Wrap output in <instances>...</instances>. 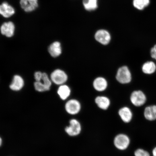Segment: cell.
<instances>
[{
    "label": "cell",
    "instance_id": "cell-13",
    "mask_svg": "<svg viewBox=\"0 0 156 156\" xmlns=\"http://www.w3.org/2000/svg\"><path fill=\"white\" fill-rule=\"evenodd\" d=\"M48 51L50 55L54 58L60 56L62 52L60 43L58 41L53 42L49 47Z\"/></svg>",
    "mask_w": 156,
    "mask_h": 156
},
{
    "label": "cell",
    "instance_id": "cell-2",
    "mask_svg": "<svg viewBox=\"0 0 156 156\" xmlns=\"http://www.w3.org/2000/svg\"><path fill=\"white\" fill-rule=\"evenodd\" d=\"M116 79L119 83L122 84L128 83L131 81V74L127 67L124 66L119 68L116 74Z\"/></svg>",
    "mask_w": 156,
    "mask_h": 156
},
{
    "label": "cell",
    "instance_id": "cell-10",
    "mask_svg": "<svg viewBox=\"0 0 156 156\" xmlns=\"http://www.w3.org/2000/svg\"><path fill=\"white\" fill-rule=\"evenodd\" d=\"M15 9L7 2H3L0 5V14L5 18H9L14 14Z\"/></svg>",
    "mask_w": 156,
    "mask_h": 156
},
{
    "label": "cell",
    "instance_id": "cell-24",
    "mask_svg": "<svg viewBox=\"0 0 156 156\" xmlns=\"http://www.w3.org/2000/svg\"><path fill=\"white\" fill-rule=\"evenodd\" d=\"M151 57L156 60V44L151 49Z\"/></svg>",
    "mask_w": 156,
    "mask_h": 156
},
{
    "label": "cell",
    "instance_id": "cell-26",
    "mask_svg": "<svg viewBox=\"0 0 156 156\" xmlns=\"http://www.w3.org/2000/svg\"><path fill=\"white\" fill-rule=\"evenodd\" d=\"M2 143V140L1 138V137H0V146H1Z\"/></svg>",
    "mask_w": 156,
    "mask_h": 156
},
{
    "label": "cell",
    "instance_id": "cell-22",
    "mask_svg": "<svg viewBox=\"0 0 156 156\" xmlns=\"http://www.w3.org/2000/svg\"><path fill=\"white\" fill-rule=\"evenodd\" d=\"M135 156H150L149 154L147 151L141 149H138L134 152Z\"/></svg>",
    "mask_w": 156,
    "mask_h": 156
},
{
    "label": "cell",
    "instance_id": "cell-12",
    "mask_svg": "<svg viewBox=\"0 0 156 156\" xmlns=\"http://www.w3.org/2000/svg\"><path fill=\"white\" fill-rule=\"evenodd\" d=\"M24 81L22 77L18 75L13 77L12 82L9 86L10 88L15 91L20 90L24 86Z\"/></svg>",
    "mask_w": 156,
    "mask_h": 156
},
{
    "label": "cell",
    "instance_id": "cell-17",
    "mask_svg": "<svg viewBox=\"0 0 156 156\" xmlns=\"http://www.w3.org/2000/svg\"><path fill=\"white\" fill-rule=\"evenodd\" d=\"M71 93L70 88L66 85H60L58 90V94L63 100H66L70 96Z\"/></svg>",
    "mask_w": 156,
    "mask_h": 156
},
{
    "label": "cell",
    "instance_id": "cell-14",
    "mask_svg": "<svg viewBox=\"0 0 156 156\" xmlns=\"http://www.w3.org/2000/svg\"><path fill=\"white\" fill-rule=\"evenodd\" d=\"M94 87L99 91H102L106 90L107 87V82L105 78L98 77L95 79L93 83Z\"/></svg>",
    "mask_w": 156,
    "mask_h": 156
},
{
    "label": "cell",
    "instance_id": "cell-25",
    "mask_svg": "<svg viewBox=\"0 0 156 156\" xmlns=\"http://www.w3.org/2000/svg\"><path fill=\"white\" fill-rule=\"evenodd\" d=\"M153 156H156V147L154 149L153 151Z\"/></svg>",
    "mask_w": 156,
    "mask_h": 156
},
{
    "label": "cell",
    "instance_id": "cell-8",
    "mask_svg": "<svg viewBox=\"0 0 156 156\" xmlns=\"http://www.w3.org/2000/svg\"><path fill=\"white\" fill-rule=\"evenodd\" d=\"M15 30V25L11 21L4 23L1 28L2 34L7 37H12L14 35Z\"/></svg>",
    "mask_w": 156,
    "mask_h": 156
},
{
    "label": "cell",
    "instance_id": "cell-23",
    "mask_svg": "<svg viewBox=\"0 0 156 156\" xmlns=\"http://www.w3.org/2000/svg\"><path fill=\"white\" fill-rule=\"evenodd\" d=\"M43 75V73L41 72H37L34 74V78L36 81L39 82L41 80Z\"/></svg>",
    "mask_w": 156,
    "mask_h": 156
},
{
    "label": "cell",
    "instance_id": "cell-1",
    "mask_svg": "<svg viewBox=\"0 0 156 156\" xmlns=\"http://www.w3.org/2000/svg\"><path fill=\"white\" fill-rule=\"evenodd\" d=\"M130 144V140L129 136L122 133L118 134L115 136L114 140V144L117 149L120 151L126 150Z\"/></svg>",
    "mask_w": 156,
    "mask_h": 156
},
{
    "label": "cell",
    "instance_id": "cell-21",
    "mask_svg": "<svg viewBox=\"0 0 156 156\" xmlns=\"http://www.w3.org/2000/svg\"><path fill=\"white\" fill-rule=\"evenodd\" d=\"M34 87L36 90L38 92H44V91H48L50 89L46 87L44 83L41 82H35L34 83Z\"/></svg>",
    "mask_w": 156,
    "mask_h": 156
},
{
    "label": "cell",
    "instance_id": "cell-7",
    "mask_svg": "<svg viewBox=\"0 0 156 156\" xmlns=\"http://www.w3.org/2000/svg\"><path fill=\"white\" fill-rule=\"evenodd\" d=\"M95 38L100 44L107 45L110 43L111 37L108 31L101 29L97 31L95 35Z\"/></svg>",
    "mask_w": 156,
    "mask_h": 156
},
{
    "label": "cell",
    "instance_id": "cell-4",
    "mask_svg": "<svg viewBox=\"0 0 156 156\" xmlns=\"http://www.w3.org/2000/svg\"><path fill=\"white\" fill-rule=\"evenodd\" d=\"M51 81L58 85H62L66 83L68 79L67 74L63 70L57 69L55 70L50 76Z\"/></svg>",
    "mask_w": 156,
    "mask_h": 156
},
{
    "label": "cell",
    "instance_id": "cell-6",
    "mask_svg": "<svg viewBox=\"0 0 156 156\" xmlns=\"http://www.w3.org/2000/svg\"><path fill=\"white\" fill-rule=\"evenodd\" d=\"M66 112L70 115H76L78 114L81 110L80 103L75 99L68 101L65 105Z\"/></svg>",
    "mask_w": 156,
    "mask_h": 156
},
{
    "label": "cell",
    "instance_id": "cell-20",
    "mask_svg": "<svg viewBox=\"0 0 156 156\" xmlns=\"http://www.w3.org/2000/svg\"><path fill=\"white\" fill-rule=\"evenodd\" d=\"M150 3V0H133L134 7L140 10H142L148 6Z\"/></svg>",
    "mask_w": 156,
    "mask_h": 156
},
{
    "label": "cell",
    "instance_id": "cell-9",
    "mask_svg": "<svg viewBox=\"0 0 156 156\" xmlns=\"http://www.w3.org/2000/svg\"><path fill=\"white\" fill-rule=\"evenodd\" d=\"M20 4L25 12H31L38 7V0H20Z\"/></svg>",
    "mask_w": 156,
    "mask_h": 156
},
{
    "label": "cell",
    "instance_id": "cell-18",
    "mask_svg": "<svg viewBox=\"0 0 156 156\" xmlns=\"http://www.w3.org/2000/svg\"><path fill=\"white\" fill-rule=\"evenodd\" d=\"M156 70V66L153 62H147L143 64L142 70L144 73L146 74H153Z\"/></svg>",
    "mask_w": 156,
    "mask_h": 156
},
{
    "label": "cell",
    "instance_id": "cell-15",
    "mask_svg": "<svg viewBox=\"0 0 156 156\" xmlns=\"http://www.w3.org/2000/svg\"><path fill=\"white\" fill-rule=\"evenodd\" d=\"M95 102L98 106L103 110H107L110 105V99L105 96L97 97L95 99Z\"/></svg>",
    "mask_w": 156,
    "mask_h": 156
},
{
    "label": "cell",
    "instance_id": "cell-3",
    "mask_svg": "<svg viewBox=\"0 0 156 156\" xmlns=\"http://www.w3.org/2000/svg\"><path fill=\"white\" fill-rule=\"evenodd\" d=\"M69 125L65 128V131L68 135L71 136H79L82 131L81 125L79 121L76 119L70 120Z\"/></svg>",
    "mask_w": 156,
    "mask_h": 156
},
{
    "label": "cell",
    "instance_id": "cell-19",
    "mask_svg": "<svg viewBox=\"0 0 156 156\" xmlns=\"http://www.w3.org/2000/svg\"><path fill=\"white\" fill-rule=\"evenodd\" d=\"M83 4L87 11H94L98 8V0H83Z\"/></svg>",
    "mask_w": 156,
    "mask_h": 156
},
{
    "label": "cell",
    "instance_id": "cell-11",
    "mask_svg": "<svg viewBox=\"0 0 156 156\" xmlns=\"http://www.w3.org/2000/svg\"><path fill=\"white\" fill-rule=\"evenodd\" d=\"M119 115L121 119L124 122H129L133 117V114L130 109L128 107H125L120 109Z\"/></svg>",
    "mask_w": 156,
    "mask_h": 156
},
{
    "label": "cell",
    "instance_id": "cell-5",
    "mask_svg": "<svg viewBox=\"0 0 156 156\" xmlns=\"http://www.w3.org/2000/svg\"><path fill=\"white\" fill-rule=\"evenodd\" d=\"M130 99L132 104L134 106L140 107L145 104L146 98L143 92L138 90L134 91L132 93Z\"/></svg>",
    "mask_w": 156,
    "mask_h": 156
},
{
    "label": "cell",
    "instance_id": "cell-16",
    "mask_svg": "<svg viewBox=\"0 0 156 156\" xmlns=\"http://www.w3.org/2000/svg\"><path fill=\"white\" fill-rule=\"evenodd\" d=\"M144 114L145 118L148 120H156V106L153 105L146 107Z\"/></svg>",
    "mask_w": 156,
    "mask_h": 156
}]
</instances>
